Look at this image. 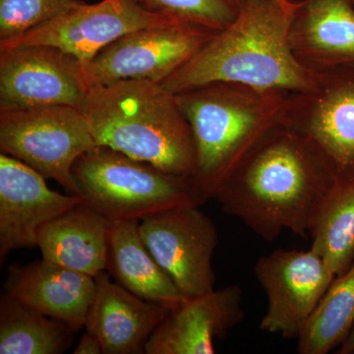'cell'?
Returning a JSON list of instances; mask_svg holds the SVG:
<instances>
[{
    "mask_svg": "<svg viewBox=\"0 0 354 354\" xmlns=\"http://www.w3.org/2000/svg\"><path fill=\"white\" fill-rule=\"evenodd\" d=\"M326 87L300 120L283 121L314 142L339 176L354 172V68Z\"/></svg>",
    "mask_w": 354,
    "mask_h": 354,
    "instance_id": "d6986e66",
    "label": "cell"
},
{
    "mask_svg": "<svg viewBox=\"0 0 354 354\" xmlns=\"http://www.w3.org/2000/svg\"><path fill=\"white\" fill-rule=\"evenodd\" d=\"M151 12L185 24L221 31L234 20L235 0H133Z\"/></svg>",
    "mask_w": 354,
    "mask_h": 354,
    "instance_id": "cb8c5ba5",
    "label": "cell"
},
{
    "mask_svg": "<svg viewBox=\"0 0 354 354\" xmlns=\"http://www.w3.org/2000/svg\"><path fill=\"white\" fill-rule=\"evenodd\" d=\"M242 299L236 285L185 298L153 330L145 353H216L215 339L227 337L245 317Z\"/></svg>",
    "mask_w": 354,
    "mask_h": 354,
    "instance_id": "4fadbf2b",
    "label": "cell"
},
{
    "mask_svg": "<svg viewBox=\"0 0 354 354\" xmlns=\"http://www.w3.org/2000/svg\"><path fill=\"white\" fill-rule=\"evenodd\" d=\"M97 290L88 309L85 328L99 337L104 354L145 353L147 342L171 308L147 301L106 271L95 277Z\"/></svg>",
    "mask_w": 354,
    "mask_h": 354,
    "instance_id": "9a60e30c",
    "label": "cell"
},
{
    "mask_svg": "<svg viewBox=\"0 0 354 354\" xmlns=\"http://www.w3.org/2000/svg\"><path fill=\"white\" fill-rule=\"evenodd\" d=\"M139 234L185 298L215 290V223L198 206L165 209L139 221Z\"/></svg>",
    "mask_w": 354,
    "mask_h": 354,
    "instance_id": "ba28073f",
    "label": "cell"
},
{
    "mask_svg": "<svg viewBox=\"0 0 354 354\" xmlns=\"http://www.w3.org/2000/svg\"><path fill=\"white\" fill-rule=\"evenodd\" d=\"M77 195L109 223L142 221L165 209L201 207L209 198L193 177L176 176L104 146L72 167Z\"/></svg>",
    "mask_w": 354,
    "mask_h": 354,
    "instance_id": "5b68a950",
    "label": "cell"
},
{
    "mask_svg": "<svg viewBox=\"0 0 354 354\" xmlns=\"http://www.w3.org/2000/svg\"><path fill=\"white\" fill-rule=\"evenodd\" d=\"M106 271L116 283L147 301L174 309L185 299L142 241L138 221L111 223Z\"/></svg>",
    "mask_w": 354,
    "mask_h": 354,
    "instance_id": "ac0fdd59",
    "label": "cell"
},
{
    "mask_svg": "<svg viewBox=\"0 0 354 354\" xmlns=\"http://www.w3.org/2000/svg\"><path fill=\"white\" fill-rule=\"evenodd\" d=\"M309 235L310 249L335 277L354 264V172L339 176L318 209Z\"/></svg>",
    "mask_w": 354,
    "mask_h": 354,
    "instance_id": "ffe728a7",
    "label": "cell"
},
{
    "mask_svg": "<svg viewBox=\"0 0 354 354\" xmlns=\"http://www.w3.org/2000/svg\"><path fill=\"white\" fill-rule=\"evenodd\" d=\"M218 31L174 22L124 35L82 64L88 87L144 79L156 83L176 73Z\"/></svg>",
    "mask_w": 354,
    "mask_h": 354,
    "instance_id": "52a82bcc",
    "label": "cell"
},
{
    "mask_svg": "<svg viewBox=\"0 0 354 354\" xmlns=\"http://www.w3.org/2000/svg\"><path fill=\"white\" fill-rule=\"evenodd\" d=\"M174 22L147 10L133 0H102L95 4L83 2L0 48L46 44L69 53L85 64L128 32Z\"/></svg>",
    "mask_w": 354,
    "mask_h": 354,
    "instance_id": "8fae6325",
    "label": "cell"
},
{
    "mask_svg": "<svg viewBox=\"0 0 354 354\" xmlns=\"http://www.w3.org/2000/svg\"><path fill=\"white\" fill-rule=\"evenodd\" d=\"M4 293L39 313L62 321L75 332L85 327L94 301V277L44 259L8 269Z\"/></svg>",
    "mask_w": 354,
    "mask_h": 354,
    "instance_id": "5bb4252c",
    "label": "cell"
},
{
    "mask_svg": "<svg viewBox=\"0 0 354 354\" xmlns=\"http://www.w3.org/2000/svg\"><path fill=\"white\" fill-rule=\"evenodd\" d=\"M75 330L39 313L6 293L0 300V354H59L73 344Z\"/></svg>",
    "mask_w": 354,
    "mask_h": 354,
    "instance_id": "44dd1931",
    "label": "cell"
},
{
    "mask_svg": "<svg viewBox=\"0 0 354 354\" xmlns=\"http://www.w3.org/2000/svg\"><path fill=\"white\" fill-rule=\"evenodd\" d=\"M337 353L354 354V326L346 341L339 346Z\"/></svg>",
    "mask_w": 354,
    "mask_h": 354,
    "instance_id": "484cf974",
    "label": "cell"
},
{
    "mask_svg": "<svg viewBox=\"0 0 354 354\" xmlns=\"http://www.w3.org/2000/svg\"><path fill=\"white\" fill-rule=\"evenodd\" d=\"M97 146L169 174L194 177L197 153L176 95L160 83L127 79L88 88L82 104Z\"/></svg>",
    "mask_w": 354,
    "mask_h": 354,
    "instance_id": "3957f363",
    "label": "cell"
},
{
    "mask_svg": "<svg viewBox=\"0 0 354 354\" xmlns=\"http://www.w3.org/2000/svg\"><path fill=\"white\" fill-rule=\"evenodd\" d=\"M111 223L80 204L39 228L41 259L91 277L106 271Z\"/></svg>",
    "mask_w": 354,
    "mask_h": 354,
    "instance_id": "2e32d148",
    "label": "cell"
},
{
    "mask_svg": "<svg viewBox=\"0 0 354 354\" xmlns=\"http://www.w3.org/2000/svg\"><path fill=\"white\" fill-rule=\"evenodd\" d=\"M254 272L268 299L260 329L288 339L299 337L337 278L312 249L274 251L258 259Z\"/></svg>",
    "mask_w": 354,
    "mask_h": 354,
    "instance_id": "30bf717a",
    "label": "cell"
},
{
    "mask_svg": "<svg viewBox=\"0 0 354 354\" xmlns=\"http://www.w3.org/2000/svg\"><path fill=\"white\" fill-rule=\"evenodd\" d=\"M339 178L327 155L281 121L246 153L211 199L263 241H274L286 230L307 237Z\"/></svg>",
    "mask_w": 354,
    "mask_h": 354,
    "instance_id": "6da1fadb",
    "label": "cell"
},
{
    "mask_svg": "<svg viewBox=\"0 0 354 354\" xmlns=\"http://www.w3.org/2000/svg\"><path fill=\"white\" fill-rule=\"evenodd\" d=\"M235 2L234 20L160 85L174 95L213 83L237 84L263 92H315L319 80L291 43L298 3Z\"/></svg>",
    "mask_w": 354,
    "mask_h": 354,
    "instance_id": "7a4b0ae2",
    "label": "cell"
},
{
    "mask_svg": "<svg viewBox=\"0 0 354 354\" xmlns=\"http://www.w3.org/2000/svg\"><path fill=\"white\" fill-rule=\"evenodd\" d=\"M88 88L81 62L59 48L46 44L0 48V111L81 109Z\"/></svg>",
    "mask_w": 354,
    "mask_h": 354,
    "instance_id": "9c48e42d",
    "label": "cell"
},
{
    "mask_svg": "<svg viewBox=\"0 0 354 354\" xmlns=\"http://www.w3.org/2000/svg\"><path fill=\"white\" fill-rule=\"evenodd\" d=\"M279 93L213 83L176 95L196 146L193 178L209 199L261 137L283 121Z\"/></svg>",
    "mask_w": 354,
    "mask_h": 354,
    "instance_id": "277c9868",
    "label": "cell"
},
{
    "mask_svg": "<svg viewBox=\"0 0 354 354\" xmlns=\"http://www.w3.org/2000/svg\"><path fill=\"white\" fill-rule=\"evenodd\" d=\"M291 43L297 57L354 68V0H302Z\"/></svg>",
    "mask_w": 354,
    "mask_h": 354,
    "instance_id": "e0dca14e",
    "label": "cell"
},
{
    "mask_svg": "<svg viewBox=\"0 0 354 354\" xmlns=\"http://www.w3.org/2000/svg\"><path fill=\"white\" fill-rule=\"evenodd\" d=\"M82 109L69 106L0 111V150L77 194L72 167L97 147Z\"/></svg>",
    "mask_w": 354,
    "mask_h": 354,
    "instance_id": "8992f818",
    "label": "cell"
},
{
    "mask_svg": "<svg viewBox=\"0 0 354 354\" xmlns=\"http://www.w3.org/2000/svg\"><path fill=\"white\" fill-rule=\"evenodd\" d=\"M354 326V264L337 277L297 339L300 354H327L339 348Z\"/></svg>",
    "mask_w": 354,
    "mask_h": 354,
    "instance_id": "7402d4cb",
    "label": "cell"
},
{
    "mask_svg": "<svg viewBox=\"0 0 354 354\" xmlns=\"http://www.w3.org/2000/svg\"><path fill=\"white\" fill-rule=\"evenodd\" d=\"M102 346L99 337L93 333L86 330L85 334L81 337L74 354H102Z\"/></svg>",
    "mask_w": 354,
    "mask_h": 354,
    "instance_id": "d4e9b609",
    "label": "cell"
},
{
    "mask_svg": "<svg viewBox=\"0 0 354 354\" xmlns=\"http://www.w3.org/2000/svg\"><path fill=\"white\" fill-rule=\"evenodd\" d=\"M46 177L18 158L0 153V258L37 246L39 228L82 204L77 194L51 190Z\"/></svg>",
    "mask_w": 354,
    "mask_h": 354,
    "instance_id": "7c38bea8",
    "label": "cell"
},
{
    "mask_svg": "<svg viewBox=\"0 0 354 354\" xmlns=\"http://www.w3.org/2000/svg\"><path fill=\"white\" fill-rule=\"evenodd\" d=\"M82 0H0V46L82 4Z\"/></svg>",
    "mask_w": 354,
    "mask_h": 354,
    "instance_id": "603a6c76",
    "label": "cell"
}]
</instances>
